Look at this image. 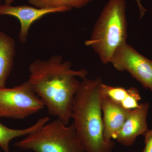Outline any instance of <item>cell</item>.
<instances>
[{"label": "cell", "mask_w": 152, "mask_h": 152, "mask_svg": "<svg viewBox=\"0 0 152 152\" xmlns=\"http://www.w3.org/2000/svg\"><path fill=\"white\" fill-rule=\"evenodd\" d=\"M28 72V81L49 113L69 124L80 85L77 77L86 78V70H74L70 61L56 55L48 59L35 60L30 64Z\"/></svg>", "instance_id": "obj_1"}, {"label": "cell", "mask_w": 152, "mask_h": 152, "mask_svg": "<svg viewBox=\"0 0 152 152\" xmlns=\"http://www.w3.org/2000/svg\"><path fill=\"white\" fill-rule=\"evenodd\" d=\"M100 78H85L75 96L72 118L79 140L86 152H112L113 141L104 136Z\"/></svg>", "instance_id": "obj_2"}, {"label": "cell", "mask_w": 152, "mask_h": 152, "mask_svg": "<svg viewBox=\"0 0 152 152\" xmlns=\"http://www.w3.org/2000/svg\"><path fill=\"white\" fill-rule=\"evenodd\" d=\"M126 8L125 0H109L95 23L90 39L85 42L105 64L110 63L117 49L126 42Z\"/></svg>", "instance_id": "obj_3"}, {"label": "cell", "mask_w": 152, "mask_h": 152, "mask_svg": "<svg viewBox=\"0 0 152 152\" xmlns=\"http://www.w3.org/2000/svg\"><path fill=\"white\" fill-rule=\"evenodd\" d=\"M15 145L21 150L34 152H86L73 124L66 125L58 118L49 121L25 136Z\"/></svg>", "instance_id": "obj_4"}, {"label": "cell", "mask_w": 152, "mask_h": 152, "mask_svg": "<svg viewBox=\"0 0 152 152\" xmlns=\"http://www.w3.org/2000/svg\"><path fill=\"white\" fill-rule=\"evenodd\" d=\"M45 106L28 81L12 88H0V118L23 119Z\"/></svg>", "instance_id": "obj_5"}, {"label": "cell", "mask_w": 152, "mask_h": 152, "mask_svg": "<svg viewBox=\"0 0 152 152\" xmlns=\"http://www.w3.org/2000/svg\"><path fill=\"white\" fill-rule=\"evenodd\" d=\"M110 63L120 72H128L146 89L152 92V61L125 43L114 53Z\"/></svg>", "instance_id": "obj_6"}, {"label": "cell", "mask_w": 152, "mask_h": 152, "mask_svg": "<svg viewBox=\"0 0 152 152\" xmlns=\"http://www.w3.org/2000/svg\"><path fill=\"white\" fill-rule=\"evenodd\" d=\"M70 10L67 7L38 8L26 5L12 6L4 4L0 6V15L11 16L18 20L20 23L19 40L25 43L27 41L30 28L35 22L46 15L64 12Z\"/></svg>", "instance_id": "obj_7"}, {"label": "cell", "mask_w": 152, "mask_h": 152, "mask_svg": "<svg viewBox=\"0 0 152 152\" xmlns=\"http://www.w3.org/2000/svg\"><path fill=\"white\" fill-rule=\"evenodd\" d=\"M149 107L148 103H143L130 111L116 137L118 142L125 146H131L134 143L138 136L144 135L149 129L147 119Z\"/></svg>", "instance_id": "obj_8"}, {"label": "cell", "mask_w": 152, "mask_h": 152, "mask_svg": "<svg viewBox=\"0 0 152 152\" xmlns=\"http://www.w3.org/2000/svg\"><path fill=\"white\" fill-rule=\"evenodd\" d=\"M101 92L104 138L106 141L110 142L112 139H115L130 110L124 108Z\"/></svg>", "instance_id": "obj_9"}, {"label": "cell", "mask_w": 152, "mask_h": 152, "mask_svg": "<svg viewBox=\"0 0 152 152\" xmlns=\"http://www.w3.org/2000/svg\"><path fill=\"white\" fill-rule=\"evenodd\" d=\"M102 93L110 99L118 104L128 110L136 108L141 100L138 90L135 87L126 89L121 87L113 86L102 83Z\"/></svg>", "instance_id": "obj_10"}, {"label": "cell", "mask_w": 152, "mask_h": 152, "mask_svg": "<svg viewBox=\"0 0 152 152\" xmlns=\"http://www.w3.org/2000/svg\"><path fill=\"white\" fill-rule=\"evenodd\" d=\"M15 55L14 39L6 33L0 32V88L5 87L13 67Z\"/></svg>", "instance_id": "obj_11"}, {"label": "cell", "mask_w": 152, "mask_h": 152, "mask_svg": "<svg viewBox=\"0 0 152 152\" xmlns=\"http://www.w3.org/2000/svg\"><path fill=\"white\" fill-rule=\"evenodd\" d=\"M48 116L43 117L31 126L23 129H12L2 124L0 121V147L4 152H10V142L15 138L25 137L35 132L50 121Z\"/></svg>", "instance_id": "obj_12"}, {"label": "cell", "mask_w": 152, "mask_h": 152, "mask_svg": "<svg viewBox=\"0 0 152 152\" xmlns=\"http://www.w3.org/2000/svg\"><path fill=\"white\" fill-rule=\"evenodd\" d=\"M93 0H27L31 5L38 8L67 7L80 9L84 7Z\"/></svg>", "instance_id": "obj_13"}, {"label": "cell", "mask_w": 152, "mask_h": 152, "mask_svg": "<svg viewBox=\"0 0 152 152\" xmlns=\"http://www.w3.org/2000/svg\"><path fill=\"white\" fill-rule=\"evenodd\" d=\"M145 146L142 152H152V129H148L144 134Z\"/></svg>", "instance_id": "obj_14"}, {"label": "cell", "mask_w": 152, "mask_h": 152, "mask_svg": "<svg viewBox=\"0 0 152 152\" xmlns=\"http://www.w3.org/2000/svg\"><path fill=\"white\" fill-rule=\"evenodd\" d=\"M137 4L138 7L139 8V11L140 13V18H142L144 16L147 10L144 8L142 4L141 3V0H134Z\"/></svg>", "instance_id": "obj_15"}, {"label": "cell", "mask_w": 152, "mask_h": 152, "mask_svg": "<svg viewBox=\"0 0 152 152\" xmlns=\"http://www.w3.org/2000/svg\"><path fill=\"white\" fill-rule=\"evenodd\" d=\"M13 2L14 0H5L4 4L10 5Z\"/></svg>", "instance_id": "obj_16"}, {"label": "cell", "mask_w": 152, "mask_h": 152, "mask_svg": "<svg viewBox=\"0 0 152 152\" xmlns=\"http://www.w3.org/2000/svg\"><path fill=\"white\" fill-rule=\"evenodd\" d=\"M1 5V0H0V6Z\"/></svg>", "instance_id": "obj_17"}]
</instances>
